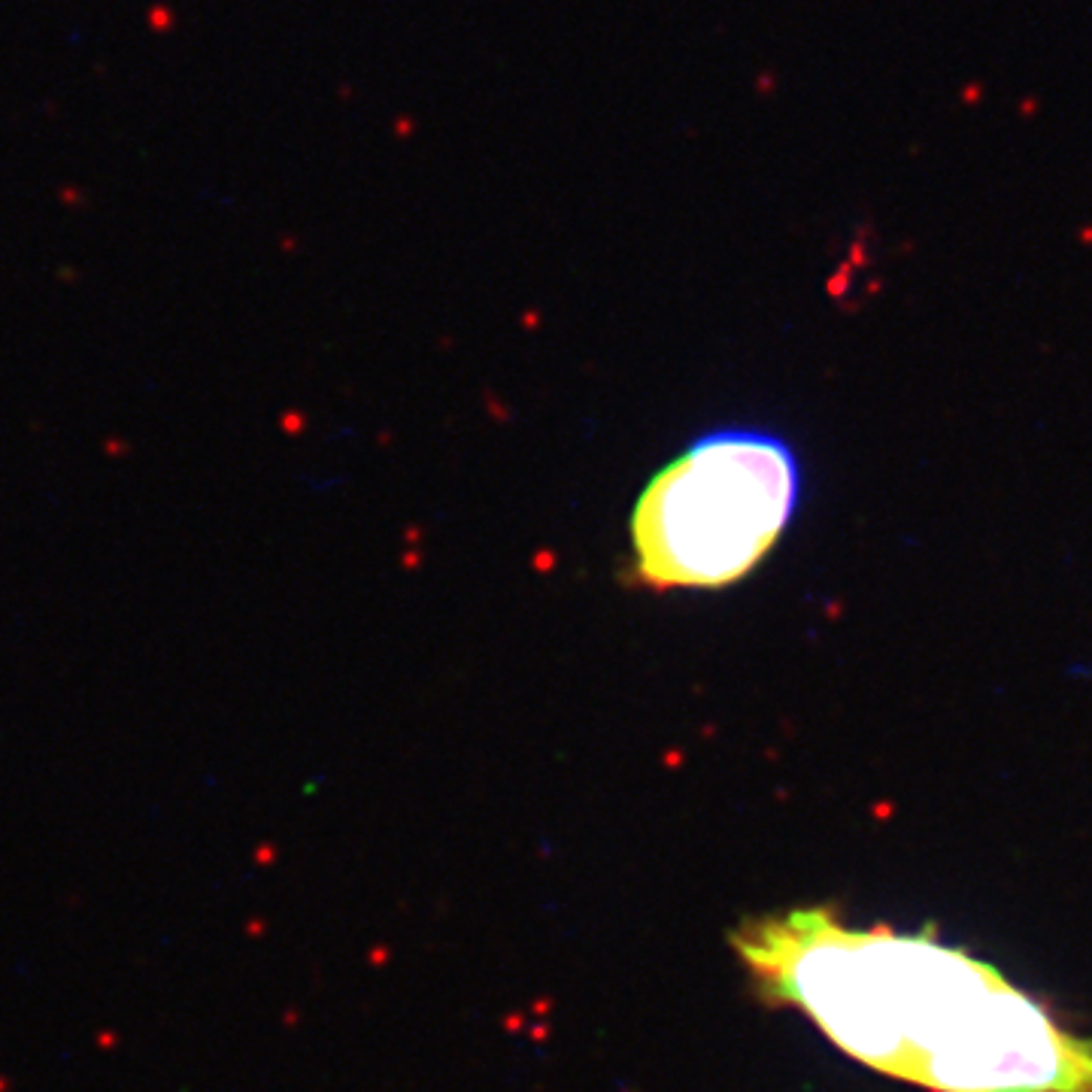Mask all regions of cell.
Segmentation results:
<instances>
[{
	"mask_svg": "<svg viewBox=\"0 0 1092 1092\" xmlns=\"http://www.w3.org/2000/svg\"><path fill=\"white\" fill-rule=\"evenodd\" d=\"M734 944L771 996L880 1074L932 1092H1092V1038L932 925L847 928L817 907Z\"/></svg>",
	"mask_w": 1092,
	"mask_h": 1092,
	"instance_id": "6da1fadb",
	"label": "cell"
},
{
	"mask_svg": "<svg viewBox=\"0 0 1092 1092\" xmlns=\"http://www.w3.org/2000/svg\"><path fill=\"white\" fill-rule=\"evenodd\" d=\"M801 486V461L780 434H701L637 498L635 576L649 588H725L744 580L789 529Z\"/></svg>",
	"mask_w": 1092,
	"mask_h": 1092,
	"instance_id": "7a4b0ae2",
	"label": "cell"
}]
</instances>
